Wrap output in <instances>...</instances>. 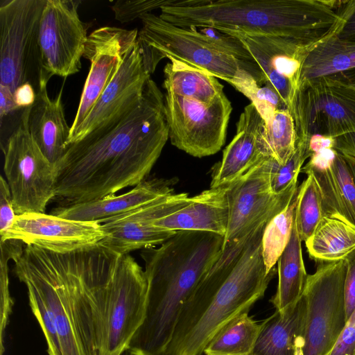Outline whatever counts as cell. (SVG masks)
<instances>
[{"mask_svg": "<svg viewBox=\"0 0 355 355\" xmlns=\"http://www.w3.org/2000/svg\"><path fill=\"white\" fill-rule=\"evenodd\" d=\"M345 260L347 263L345 298L348 319L355 309V250L349 254Z\"/></svg>", "mask_w": 355, "mask_h": 355, "instance_id": "7bdbcfd3", "label": "cell"}, {"mask_svg": "<svg viewBox=\"0 0 355 355\" xmlns=\"http://www.w3.org/2000/svg\"><path fill=\"white\" fill-rule=\"evenodd\" d=\"M340 8V21L334 35L342 40L355 42V0L344 1Z\"/></svg>", "mask_w": 355, "mask_h": 355, "instance_id": "ab89813d", "label": "cell"}, {"mask_svg": "<svg viewBox=\"0 0 355 355\" xmlns=\"http://www.w3.org/2000/svg\"><path fill=\"white\" fill-rule=\"evenodd\" d=\"M345 260L324 262L308 275L302 297L306 313L303 355H327L347 322Z\"/></svg>", "mask_w": 355, "mask_h": 355, "instance_id": "ba28073f", "label": "cell"}, {"mask_svg": "<svg viewBox=\"0 0 355 355\" xmlns=\"http://www.w3.org/2000/svg\"><path fill=\"white\" fill-rule=\"evenodd\" d=\"M265 121L252 103L245 106L236 125V134L213 169L210 188L227 186L239 179L265 155L261 135Z\"/></svg>", "mask_w": 355, "mask_h": 355, "instance_id": "44dd1931", "label": "cell"}, {"mask_svg": "<svg viewBox=\"0 0 355 355\" xmlns=\"http://www.w3.org/2000/svg\"><path fill=\"white\" fill-rule=\"evenodd\" d=\"M187 28L197 38L216 51L232 56L241 62L256 63L245 46L237 37L211 27L197 28L191 26Z\"/></svg>", "mask_w": 355, "mask_h": 355, "instance_id": "8d00e7d4", "label": "cell"}, {"mask_svg": "<svg viewBox=\"0 0 355 355\" xmlns=\"http://www.w3.org/2000/svg\"><path fill=\"white\" fill-rule=\"evenodd\" d=\"M301 244L294 218L290 240L277 262L278 284L270 300L276 311H282L295 304L303 295L308 275Z\"/></svg>", "mask_w": 355, "mask_h": 355, "instance_id": "4316f807", "label": "cell"}, {"mask_svg": "<svg viewBox=\"0 0 355 355\" xmlns=\"http://www.w3.org/2000/svg\"><path fill=\"white\" fill-rule=\"evenodd\" d=\"M261 137L266 156L284 165L294 153L297 142L294 120L289 110L274 111L265 121Z\"/></svg>", "mask_w": 355, "mask_h": 355, "instance_id": "4dcf8cb0", "label": "cell"}, {"mask_svg": "<svg viewBox=\"0 0 355 355\" xmlns=\"http://www.w3.org/2000/svg\"><path fill=\"white\" fill-rule=\"evenodd\" d=\"M327 355H355V309Z\"/></svg>", "mask_w": 355, "mask_h": 355, "instance_id": "b9f144b4", "label": "cell"}, {"mask_svg": "<svg viewBox=\"0 0 355 355\" xmlns=\"http://www.w3.org/2000/svg\"><path fill=\"white\" fill-rule=\"evenodd\" d=\"M305 244L310 257L315 260H345L355 250V227L341 220L323 216Z\"/></svg>", "mask_w": 355, "mask_h": 355, "instance_id": "f1b7e54d", "label": "cell"}, {"mask_svg": "<svg viewBox=\"0 0 355 355\" xmlns=\"http://www.w3.org/2000/svg\"><path fill=\"white\" fill-rule=\"evenodd\" d=\"M80 0H46L40 19V85L53 76L67 78L81 69L88 25L78 14Z\"/></svg>", "mask_w": 355, "mask_h": 355, "instance_id": "4fadbf2b", "label": "cell"}, {"mask_svg": "<svg viewBox=\"0 0 355 355\" xmlns=\"http://www.w3.org/2000/svg\"><path fill=\"white\" fill-rule=\"evenodd\" d=\"M121 255L101 243L67 253L26 245L13 272L53 313L62 355H98L107 288Z\"/></svg>", "mask_w": 355, "mask_h": 355, "instance_id": "7a4b0ae2", "label": "cell"}, {"mask_svg": "<svg viewBox=\"0 0 355 355\" xmlns=\"http://www.w3.org/2000/svg\"><path fill=\"white\" fill-rule=\"evenodd\" d=\"M105 236L101 225L96 222L28 212L16 216L1 241L17 240L54 252L67 253L96 245Z\"/></svg>", "mask_w": 355, "mask_h": 355, "instance_id": "e0dca14e", "label": "cell"}, {"mask_svg": "<svg viewBox=\"0 0 355 355\" xmlns=\"http://www.w3.org/2000/svg\"><path fill=\"white\" fill-rule=\"evenodd\" d=\"M239 39L261 69L266 81L278 92L288 110L298 89L302 65L309 49L293 39L263 34H248L222 29Z\"/></svg>", "mask_w": 355, "mask_h": 355, "instance_id": "ffe728a7", "label": "cell"}, {"mask_svg": "<svg viewBox=\"0 0 355 355\" xmlns=\"http://www.w3.org/2000/svg\"><path fill=\"white\" fill-rule=\"evenodd\" d=\"M331 147L339 153L355 159V132L331 138Z\"/></svg>", "mask_w": 355, "mask_h": 355, "instance_id": "ee69618b", "label": "cell"}, {"mask_svg": "<svg viewBox=\"0 0 355 355\" xmlns=\"http://www.w3.org/2000/svg\"><path fill=\"white\" fill-rule=\"evenodd\" d=\"M345 160L347 161L351 171L352 173L354 181H355V159L349 156L344 155Z\"/></svg>", "mask_w": 355, "mask_h": 355, "instance_id": "7dc6e473", "label": "cell"}, {"mask_svg": "<svg viewBox=\"0 0 355 355\" xmlns=\"http://www.w3.org/2000/svg\"><path fill=\"white\" fill-rule=\"evenodd\" d=\"M16 213L11 191L6 180L0 177V236H3L12 225Z\"/></svg>", "mask_w": 355, "mask_h": 355, "instance_id": "60d3db41", "label": "cell"}, {"mask_svg": "<svg viewBox=\"0 0 355 355\" xmlns=\"http://www.w3.org/2000/svg\"><path fill=\"white\" fill-rule=\"evenodd\" d=\"M168 59L171 62L164 68L166 92L206 105L213 103L224 93V86L216 77L173 58Z\"/></svg>", "mask_w": 355, "mask_h": 355, "instance_id": "83f0119b", "label": "cell"}, {"mask_svg": "<svg viewBox=\"0 0 355 355\" xmlns=\"http://www.w3.org/2000/svg\"><path fill=\"white\" fill-rule=\"evenodd\" d=\"M273 158L263 157L239 179L228 186L230 218L224 244L240 240L259 225L268 223L291 202L297 191L295 182L275 194L270 187Z\"/></svg>", "mask_w": 355, "mask_h": 355, "instance_id": "5bb4252c", "label": "cell"}, {"mask_svg": "<svg viewBox=\"0 0 355 355\" xmlns=\"http://www.w3.org/2000/svg\"><path fill=\"white\" fill-rule=\"evenodd\" d=\"M148 282L129 254L121 255L107 288L103 337L98 355H122L141 325Z\"/></svg>", "mask_w": 355, "mask_h": 355, "instance_id": "8fae6325", "label": "cell"}, {"mask_svg": "<svg viewBox=\"0 0 355 355\" xmlns=\"http://www.w3.org/2000/svg\"><path fill=\"white\" fill-rule=\"evenodd\" d=\"M137 41L146 70L153 73L164 58H173L227 83L250 73L261 85L264 75L257 63H246L222 53L197 38L189 28L176 26L152 12L140 17Z\"/></svg>", "mask_w": 355, "mask_h": 355, "instance_id": "8992f818", "label": "cell"}, {"mask_svg": "<svg viewBox=\"0 0 355 355\" xmlns=\"http://www.w3.org/2000/svg\"><path fill=\"white\" fill-rule=\"evenodd\" d=\"M228 186L201 192L189 205L155 220L153 225L171 231L209 232L225 236L230 218Z\"/></svg>", "mask_w": 355, "mask_h": 355, "instance_id": "cb8c5ba5", "label": "cell"}, {"mask_svg": "<svg viewBox=\"0 0 355 355\" xmlns=\"http://www.w3.org/2000/svg\"><path fill=\"white\" fill-rule=\"evenodd\" d=\"M175 178L144 180L129 191L76 204H68L56 209L58 216L81 221L102 223L105 220L139 207L159 197L173 193Z\"/></svg>", "mask_w": 355, "mask_h": 355, "instance_id": "603a6c76", "label": "cell"}, {"mask_svg": "<svg viewBox=\"0 0 355 355\" xmlns=\"http://www.w3.org/2000/svg\"><path fill=\"white\" fill-rule=\"evenodd\" d=\"M225 236L181 230L159 248L143 249L148 282L145 315L128 355H165L184 304L223 250Z\"/></svg>", "mask_w": 355, "mask_h": 355, "instance_id": "277c9868", "label": "cell"}, {"mask_svg": "<svg viewBox=\"0 0 355 355\" xmlns=\"http://www.w3.org/2000/svg\"><path fill=\"white\" fill-rule=\"evenodd\" d=\"M15 103L19 109L31 107L36 99V92L29 83L19 86L13 92Z\"/></svg>", "mask_w": 355, "mask_h": 355, "instance_id": "f6af8a7d", "label": "cell"}, {"mask_svg": "<svg viewBox=\"0 0 355 355\" xmlns=\"http://www.w3.org/2000/svg\"><path fill=\"white\" fill-rule=\"evenodd\" d=\"M13 98V92L10 89L0 84V117L1 123L8 114L18 110Z\"/></svg>", "mask_w": 355, "mask_h": 355, "instance_id": "bcb514c9", "label": "cell"}, {"mask_svg": "<svg viewBox=\"0 0 355 355\" xmlns=\"http://www.w3.org/2000/svg\"><path fill=\"white\" fill-rule=\"evenodd\" d=\"M150 78L137 38L128 46L119 71L88 116L69 139V146L92 132L110 128L130 112L141 102Z\"/></svg>", "mask_w": 355, "mask_h": 355, "instance_id": "2e32d148", "label": "cell"}, {"mask_svg": "<svg viewBox=\"0 0 355 355\" xmlns=\"http://www.w3.org/2000/svg\"><path fill=\"white\" fill-rule=\"evenodd\" d=\"M297 191L289 205L266 223L261 239V252L267 272L274 268L291 235Z\"/></svg>", "mask_w": 355, "mask_h": 355, "instance_id": "1f68e13d", "label": "cell"}, {"mask_svg": "<svg viewBox=\"0 0 355 355\" xmlns=\"http://www.w3.org/2000/svg\"><path fill=\"white\" fill-rule=\"evenodd\" d=\"M312 155L300 173L312 175L322 198L324 216L355 227V181L344 155L331 147V139L311 140Z\"/></svg>", "mask_w": 355, "mask_h": 355, "instance_id": "d6986e66", "label": "cell"}, {"mask_svg": "<svg viewBox=\"0 0 355 355\" xmlns=\"http://www.w3.org/2000/svg\"><path fill=\"white\" fill-rule=\"evenodd\" d=\"M3 171L16 215L45 213L55 198V169L21 121L1 147Z\"/></svg>", "mask_w": 355, "mask_h": 355, "instance_id": "7c38bea8", "label": "cell"}, {"mask_svg": "<svg viewBox=\"0 0 355 355\" xmlns=\"http://www.w3.org/2000/svg\"><path fill=\"white\" fill-rule=\"evenodd\" d=\"M289 112L300 139L355 132V87L329 77L311 80L299 87Z\"/></svg>", "mask_w": 355, "mask_h": 355, "instance_id": "9c48e42d", "label": "cell"}, {"mask_svg": "<svg viewBox=\"0 0 355 355\" xmlns=\"http://www.w3.org/2000/svg\"><path fill=\"white\" fill-rule=\"evenodd\" d=\"M26 288L30 307L46 338L48 354L62 355L57 324L53 313L34 289Z\"/></svg>", "mask_w": 355, "mask_h": 355, "instance_id": "74e56055", "label": "cell"}, {"mask_svg": "<svg viewBox=\"0 0 355 355\" xmlns=\"http://www.w3.org/2000/svg\"><path fill=\"white\" fill-rule=\"evenodd\" d=\"M312 153L311 140L297 138L296 149L284 165H280L272 159L270 187L274 193H283L297 182L302 165Z\"/></svg>", "mask_w": 355, "mask_h": 355, "instance_id": "d590c367", "label": "cell"}, {"mask_svg": "<svg viewBox=\"0 0 355 355\" xmlns=\"http://www.w3.org/2000/svg\"><path fill=\"white\" fill-rule=\"evenodd\" d=\"M261 328L248 313L223 326L206 345L205 355H252Z\"/></svg>", "mask_w": 355, "mask_h": 355, "instance_id": "f546056e", "label": "cell"}, {"mask_svg": "<svg viewBox=\"0 0 355 355\" xmlns=\"http://www.w3.org/2000/svg\"><path fill=\"white\" fill-rule=\"evenodd\" d=\"M172 0H119L112 6L115 19L122 24L130 22L144 14L160 9Z\"/></svg>", "mask_w": 355, "mask_h": 355, "instance_id": "f35d334b", "label": "cell"}, {"mask_svg": "<svg viewBox=\"0 0 355 355\" xmlns=\"http://www.w3.org/2000/svg\"><path fill=\"white\" fill-rule=\"evenodd\" d=\"M202 355V354H201Z\"/></svg>", "mask_w": 355, "mask_h": 355, "instance_id": "c3c4849f", "label": "cell"}, {"mask_svg": "<svg viewBox=\"0 0 355 355\" xmlns=\"http://www.w3.org/2000/svg\"><path fill=\"white\" fill-rule=\"evenodd\" d=\"M164 95L171 144L196 157L218 153L225 142L232 110L225 94H220L210 105L171 92Z\"/></svg>", "mask_w": 355, "mask_h": 355, "instance_id": "30bf717a", "label": "cell"}, {"mask_svg": "<svg viewBox=\"0 0 355 355\" xmlns=\"http://www.w3.org/2000/svg\"><path fill=\"white\" fill-rule=\"evenodd\" d=\"M168 139L164 95L150 78L130 112L69 146L55 165V198L82 203L136 186L146 179Z\"/></svg>", "mask_w": 355, "mask_h": 355, "instance_id": "6da1fadb", "label": "cell"}, {"mask_svg": "<svg viewBox=\"0 0 355 355\" xmlns=\"http://www.w3.org/2000/svg\"><path fill=\"white\" fill-rule=\"evenodd\" d=\"M249 98L266 121L276 110L288 109L286 105L273 87L266 82L260 85L251 74L234 80L230 84Z\"/></svg>", "mask_w": 355, "mask_h": 355, "instance_id": "836d02e7", "label": "cell"}, {"mask_svg": "<svg viewBox=\"0 0 355 355\" xmlns=\"http://www.w3.org/2000/svg\"><path fill=\"white\" fill-rule=\"evenodd\" d=\"M159 17L180 28L273 35L309 49L334 34L338 12L323 0H172Z\"/></svg>", "mask_w": 355, "mask_h": 355, "instance_id": "5b68a950", "label": "cell"}, {"mask_svg": "<svg viewBox=\"0 0 355 355\" xmlns=\"http://www.w3.org/2000/svg\"><path fill=\"white\" fill-rule=\"evenodd\" d=\"M324 216L322 198L314 177L307 178L297 188L295 221L302 241H306L313 233Z\"/></svg>", "mask_w": 355, "mask_h": 355, "instance_id": "d6a6232c", "label": "cell"}, {"mask_svg": "<svg viewBox=\"0 0 355 355\" xmlns=\"http://www.w3.org/2000/svg\"><path fill=\"white\" fill-rule=\"evenodd\" d=\"M320 77L355 87V42L332 35L308 51L302 65L299 87Z\"/></svg>", "mask_w": 355, "mask_h": 355, "instance_id": "484cf974", "label": "cell"}, {"mask_svg": "<svg viewBox=\"0 0 355 355\" xmlns=\"http://www.w3.org/2000/svg\"><path fill=\"white\" fill-rule=\"evenodd\" d=\"M46 87L41 86L34 103L24 109L21 121L43 155L55 166L69 147L71 127L65 119L63 86L53 99L49 98Z\"/></svg>", "mask_w": 355, "mask_h": 355, "instance_id": "7402d4cb", "label": "cell"}, {"mask_svg": "<svg viewBox=\"0 0 355 355\" xmlns=\"http://www.w3.org/2000/svg\"><path fill=\"white\" fill-rule=\"evenodd\" d=\"M193 199L187 193H173L109 218L101 223L105 236L100 243L119 255L161 245L176 232L155 227L153 222L184 208Z\"/></svg>", "mask_w": 355, "mask_h": 355, "instance_id": "9a60e30c", "label": "cell"}, {"mask_svg": "<svg viewBox=\"0 0 355 355\" xmlns=\"http://www.w3.org/2000/svg\"><path fill=\"white\" fill-rule=\"evenodd\" d=\"M46 0H6L0 6V84L14 91L41 76L39 31Z\"/></svg>", "mask_w": 355, "mask_h": 355, "instance_id": "52a82bcc", "label": "cell"}, {"mask_svg": "<svg viewBox=\"0 0 355 355\" xmlns=\"http://www.w3.org/2000/svg\"><path fill=\"white\" fill-rule=\"evenodd\" d=\"M305 313L302 296L288 307L275 310L261 323L252 355H303Z\"/></svg>", "mask_w": 355, "mask_h": 355, "instance_id": "d4e9b609", "label": "cell"}, {"mask_svg": "<svg viewBox=\"0 0 355 355\" xmlns=\"http://www.w3.org/2000/svg\"><path fill=\"white\" fill-rule=\"evenodd\" d=\"M266 223L223 250L184 304L165 355H201L226 323L249 313L276 272H267L261 252Z\"/></svg>", "mask_w": 355, "mask_h": 355, "instance_id": "3957f363", "label": "cell"}, {"mask_svg": "<svg viewBox=\"0 0 355 355\" xmlns=\"http://www.w3.org/2000/svg\"><path fill=\"white\" fill-rule=\"evenodd\" d=\"M22 243L17 240L0 242V355H3L5 352V331L14 304L9 290L8 261H13L23 251Z\"/></svg>", "mask_w": 355, "mask_h": 355, "instance_id": "e575fe53", "label": "cell"}, {"mask_svg": "<svg viewBox=\"0 0 355 355\" xmlns=\"http://www.w3.org/2000/svg\"><path fill=\"white\" fill-rule=\"evenodd\" d=\"M138 30L103 26L87 37L83 58L90 62V69L83 87L69 139L92 110L98 98L119 71L123 55L138 37Z\"/></svg>", "mask_w": 355, "mask_h": 355, "instance_id": "ac0fdd59", "label": "cell"}]
</instances>
